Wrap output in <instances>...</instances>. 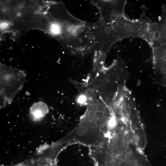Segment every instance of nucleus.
<instances>
[{"instance_id": "nucleus-1", "label": "nucleus", "mask_w": 166, "mask_h": 166, "mask_svg": "<svg viewBox=\"0 0 166 166\" xmlns=\"http://www.w3.org/2000/svg\"><path fill=\"white\" fill-rule=\"evenodd\" d=\"M47 13L54 26V37L68 52L82 55L93 51L95 44L93 23L76 18L61 2L51 4Z\"/></svg>"}, {"instance_id": "nucleus-2", "label": "nucleus", "mask_w": 166, "mask_h": 166, "mask_svg": "<svg viewBox=\"0 0 166 166\" xmlns=\"http://www.w3.org/2000/svg\"><path fill=\"white\" fill-rule=\"evenodd\" d=\"M86 105L79 123L64 140L69 144L79 143L90 147L105 140L106 127L113 117L110 108L100 97L88 100Z\"/></svg>"}, {"instance_id": "nucleus-3", "label": "nucleus", "mask_w": 166, "mask_h": 166, "mask_svg": "<svg viewBox=\"0 0 166 166\" xmlns=\"http://www.w3.org/2000/svg\"><path fill=\"white\" fill-rule=\"evenodd\" d=\"M152 21L143 13L136 19L125 15L113 22L104 23L97 22V45L100 52L108 54L112 46L117 42L129 38H140L146 42L151 36Z\"/></svg>"}, {"instance_id": "nucleus-4", "label": "nucleus", "mask_w": 166, "mask_h": 166, "mask_svg": "<svg viewBox=\"0 0 166 166\" xmlns=\"http://www.w3.org/2000/svg\"><path fill=\"white\" fill-rule=\"evenodd\" d=\"M48 4V1H6L1 12L2 29H34L45 31L49 23Z\"/></svg>"}, {"instance_id": "nucleus-5", "label": "nucleus", "mask_w": 166, "mask_h": 166, "mask_svg": "<svg viewBox=\"0 0 166 166\" xmlns=\"http://www.w3.org/2000/svg\"><path fill=\"white\" fill-rule=\"evenodd\" d=\"M129 76L125 63L118 57L108 67L105 66L97 73H90L85 82L110 107L118 92L126 86Z\"/></svg>"}, {"instance_id": "nucleus-6", "label": "nucleus", "mask_w": 166, "mask_h": 166, "mask_svg": "<svg viewBox=\"0 0 166 166\" xmlns=\"http://www.w3.org/2000/svg\"><path fill=\"white\" fill-rule=\"evenodd\" d=\"M91 2L100 12L99 20L104 23H111L125 15L126 0H94Z\"/></svg>"}, {"instance_id": "nucleus-7", "label": "nucleus", "mask_w": 166, "mask_h": 166, "mask_svg": "<svg viewBox=\"0 0 166 166\" xmlns=\"http://www.w3.org/2000/svg\"><path fill=\"white\" fill-rule=\"evenodd\" d=\"M106 148L107 150L102 143L89 147V155L95 166H118L113 152Z\"/></svg>"}, {"instance_id": "nucleus-8", "label": "nucleus", "mask_w": 166, "mask_h": 166, "mask_svg": "<svg viewBox=\"0 0 166 166\" xmlns=\"http://www.w3.org/2000/svg\"><path fill=\"white\" fill-rule=\"evenodd\" d=\"M49 111L46 104L42 101L34 103L30 109V113L36 119L44 117L48 113Z\"/></svg>"}, {"instance_id": "nucleus-9", "label": "nucleus", "mask_w": 166, "mask_h": 166, "mask_svg": "<svg viewBox=\"0 0 166 166\" xmlns=\"http://www.w3.org/2000/svg\"><path fill=\"white\" fill-rule=\"evenodd\" d=\"M154 81L157 84L166 88V70L155 77Z\"/></svg>"}, {"instance_id": "nucleus-10", "label": "nucleus", "mask_w": 166, "mask_h": 166, "mask_svg": "<svg viewBox=\"0 0 166 166\" xmlns=\"http://www.w3.org/2000/svg\"><path fill=\"white\" fill-rule=\"evenodd\" d=\"M131 140L133 143L137 144L140 141V137L138 135L135 134L132 136Z\"/></svg>"}, {"instance_id": "nucleus-11", "label": "nucleus", "mask_w": 166, "mask_h": 166, "mask_svg": "<svg viewBox=\"0 0 166 166\" xmlns=\"http://www.w3.org/2000/svg\"><path fill=\"white\" fill-rule=\"evenodd\" d=\"M120 153L121 154V155L125 156H127L128 155L127 152L125 150H123Z\"/></svg>"}]
</instances>
